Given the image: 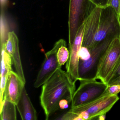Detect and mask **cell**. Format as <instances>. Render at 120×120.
<instances>
[{"label":"cell","mask_w":120,"mask_h":120,"mask_svg":"<svg viewBox=\"0 0 120 120\" xmlns=\"http://www.w3.org/2000/svg\"><path fill=\"white\" fill-rule=\"evenodd\" d=\"M82 46L89 50L109 38H120V22L115 10L109 6H95L84 23Z\"/></svg>","instance_id":"6da1fadb"},{"label":"cell","mask_w":120,"mask_h":120,"mask_svg":"<svg viewBox=\"0 0 120 120\" xmlns=\"http://www.w3.org/2000/svg\"><path fill=\"white\" fill-rule=\"evenodd\" d=\"M75 90V83L72 82L66 71L58 69L42 86L40 96L41 105L48 120L56 111L59 110V103L62 99H72Z\"/></svg>","instance_id":"7a4b0ae2"},{"label":"cell","mask_w":120,"mask_h":120,"mask_svg":"<svg viewBox=\"0 0 120 120\" xmlns=\"http://www.w3.org/2000/svg\"><path fill=\"white\" fill-rule=\"evenodd\" d=\"M95 6L90 0H69L68 16L69 45Z\"/></svg>","instance_id":"3957f363"},{"label":"cell","mask_w":120,"mask_h":120,"mask_svg":"<svg viewBox=\"0 0 120 120\" xmlns=\"http://www.w3.org/2000/svg\"><path fill=\"white\" fill-rule=\"evenodd\" d=\"M80 84L75 90L71 108L87 104L100 97L106 93L107 83L94 80H79Z\"/></svg>","instance_id":"277c9868"},{"label":"cell","mask_w":120,"mask_h":120,"mask_svg":"<svg viewBox=\"0 0 120 120\" xmlns=\"http://www.w3.org/2000/svg\"><path fill=\"white\" fill-rule=\"evenodd\" d=\"M114 38H107L91 49L89 50L90 55L87 60H79V80H96L98 68L100 59Z\"/></svg>","instance_id":"5b68a950"},{"label":"cell","mask_w":120,"mask_h":120,"mask_svg":"<svg viewBox=\"0 0 120 120\" xmlns=\"http://www.w3.org/2000/svg\"><path fill=\"white\" fill-rule=\"evenodd\" d=\"M120 57V38L112 41L100 60L96 80L107 84L112 73Z\"/></svg>","instance_id":"8992f818"},{"label":"cell","mask_w":120,"mask_h":120,"mask_svg":"<svg viewBox=\"0 0 120 120\" xmlns=\"http://www.w3.org/2000/svg\"><path fill=\"white\" fill-rule=\"evenodd\" d=\"M119 99L118 95L109 94L106 92L105 94L87 104L71 108L69 110L77 115L83 112H86L90 116V120H91L100 115L106 114Z\"/></svg>","instance_id":"52a82bcc"},{"label":"cell","mask_w":120,"mask_h":120,"mask_svg":"<svg viewBox=\"0 0 120 120\" xmlns=\"http://www.w3.org/2000/svg\"><path fill=\"white\" fill-rule=\"evenodd\" d=\"M65 41L64 39L59 40L52 49L45 54L44 61L34 82V87L38 88L42 86L58 69L61 68L58 62L57 54L58 49Z\"/></svg>","instance_id":"ba28073f"},{"label":"cell","mask_w":120,"mask_h":120,"mask_svg":"<svg viewBox=\"0 0 120 120\" xmlns=\"http://www.w3.org/2000/svg\"><path fill=\"white\" fill-rule=\"evenodd\" d=\"M84 31L83 24L78 31L73 43L69 45V57L66 64V71L72 82L75 83L79 80V52L82 46Z\"/></svg>","instance_id":"9c48e42d"},{"label":"cell","mask_w":120,"mask_h":120,"mask_svg":"<svg viewBox=\"0 0 120 120\" xmlns=\"http://www.w3.org/2000/svg\"><path fill=\"white\" fill-rule=\"evenodd\" d=\"M26 84L16 72L11 71L8 74L4 92L5 100L16 105L19 102Z\"/></svg>","instance_id":"30bf717a"},{"label":"cell","mask_w":120,"mask_h":120,"mask_svg":"<svg viewBox=\"0 0 120 120\" xmlns=\"http://www.w3.org/2000/svg\"><path fill=\"white\" fill-rule=\"evenodd\" d=\"M19 43V39L16 33L14 31L9 32L5 50L11 56L16 73L26 84V79L21 60Z\"/></svg>","instance_id":"8fae6325"},{"label":"cell","mask_w":120,"mask_h":120,"mask_svg":"<svg viewBox=\"0 0 120 120\" xmlns=\"http://www.w3.org/2000/svg\"><path fill=\"white\" fill-rule=\"evenodd\" d=\"M16 107L22 120L38 119L37 112L31 102L25 87L20 99L16 105Z\"/></svg>","instance_id":"7c38bea8"},{"label":"cell","mask_w":120,"mask_h":120,"mask_svg":"<svg viewBox=\"0 0 120 120\" xmlns=\"http://www.w3.org/2000/svg\"><path fill=\"white\" fill-rule=\"evenodd\" d=\"M16 105L5 100L2 109L0 111L1 120H16Z\"/></svg>","instance_id":"4fadbf2b"},{"label":"cell","mask_w":120,"mask_h":120,"mask_svg":"<svg viewBox=\"0 0 120 120\" xmlns=\"http://www.w3.org/2000/svg\"><path fill=\"white\" fill-rule=\"evenodd\" d=\"M1 50V65H0V77L7 75L11 71L12 60L10 55L5 50V47L0 49Z\"/></svg>","instance_id":"5bb4252c"},{"label":"cell","mask_w":120,"mask_h":120,"mask_svg":"<svg viewBox=\"0 0 120 120\" xmlns=\"http://www.w3.org/2000/svg\"><path fill=\"white\" fill-rule=\"evenodd\" d=\"M57 56L59 64L61 66L68 61L69 57V52L67 48L66 41L58 49Z\"/></svg>","instance_id":"9a60e30c"},{"label":"cell","mask_w":120,"mask_h":120,"mask_svg":"<svg viewBox=\"0 0 120 120\" xmlns=\"http://www.w3.org/2000/svg\"><path fill=\"white\" fill-rule=\"evenodd\" d=\"M107 84L108 86L120 85V57L112 73Z\"/></svg>","instance_id":"2e32d148"},{"label":"cell","mask_w":120,"mask_h":120,"mask_svg":"<svg viewBox=\"0 0 120 120\" xmlns=\"http://www.w3.org/2000/svg\"><path fill=\"white\" fill-rule=\"evenodd\" d=\"M4 17L1 16V33H0V47L6 45L8 38V33H7V26Z\"/></svg>","instance_id":"e0dca14e"},{"label":"cell","mask_w":120,"mask_h":120,"mask_svg":"<svg viewBox=\"0 0 120 120\" xmlns=\"http://www.w3.org/2000/svg\"><path fill=\"white\" fill-rule=\"evenodd\" d=\"M8 74L1 76L0 81V111L2 109L3 105L4 103V92L5 90V86L7 79Z\"/></svg>","instance_id":"ac0fdd59"},{"label":"cell","mask_w":120,"mask_h":120,"mask_svg":"<svg viewBox=\"0 0 120 120\" xmlns=\"http://www.w3.org/2000/svg\"><path fill=\"white\" fill-rule=\"evenodd\" d=\"M57 119L62 120H81L80 118L74 112L69 110L67 112Z\"/></svg>","instance_id":"d6986e66"},{"label":"cell","mask_w":120,"mask_h":120,"mask_svg":"<svg viewBox=\"0 0 120 120\" xmlns=\"http://www.w3.org/2000/svg\"><path fill=\"white\" fill-rule=\"evenodd\" d=\"M90 55V50L87 48L82 46L79 52V60H87Z\"/></svg>","instance_id":"ffe728a7"},{"label":"cell","mask_w":120,"mask_h":120,"mask_svg":"<svg viewBox=\"0 0 120 120\" xmlns=\"http://www.w3.org/2000/svg\"><path fill=\"white\" fill-rule=\"evenodd\" d=\"M106 92L109 94L117 95L120 92V85H112L108 86Z\"/></svg>","instance_id":"44dd1931"},{"label":"cell","mask_w":120,"mask_h":120,"mask_svg":"<svg viewBox=\"0 0 120 120\" xmlns=\"http://www.w3.org/2000/svg\"><path fill=\"white\" fill-rule=\"evenodd\" d=\"M120 0H109V6L112 7L119 17Z\"/></svg>","instance_id":"7402d4cb"},{"label":"cell","mask_w":120,"mask_h":120,"mask_svg":"<svg viewBox=\"0 0 120 120\" xmlns=\"http://www.w3.org/2000/svg\"><path fill=\"white\" fill-rule=\"evenodd\" d=\"M90 1L96 7L105 8L109 6V0H90Z\"/></svg>","instance_id":"603a6c76"},{"label":"cell","mask_w":120,"mask_h":120,"mask_svg":"<svg viewBox=\"0 0 120 120\" xmlns=\"http://www.w3.org/2000/svg\"><path fill=\"white\" fill-rule=\"evenodd\" d=\"M8 0H0L1 7L2 9H4L5 7L8 2Z\"/></svg>","instance_id":"cb8c5ba5"},{"label":"cell","mask_w":120,"mask_h":120,"mask_svg":"<svg viewBox=\"0 0 120 120\" xmlns=\"http://www.w3.org/2000/svg\"><path fill=\"white\" fill-rule=\"evenodd\" d=\"M106 114H102V115H101L99 116L98 117V119L99 120H105V118H106Z\"/></svg>","instance_id":"d4e9b609"},{"label":"cell","mask_w":120,"mask_h":120,"mask_svg":"<svg viewBox=\"0 0 120 120\" xmlns=\"http://www.w3.org/2000/svg\"><path fill=\"white\" fill-rule=\"evenodd\" d=\"M119 21L120 22V11H119Z\"/></svg>","instance_id":"484cf974"}]
</instances>
